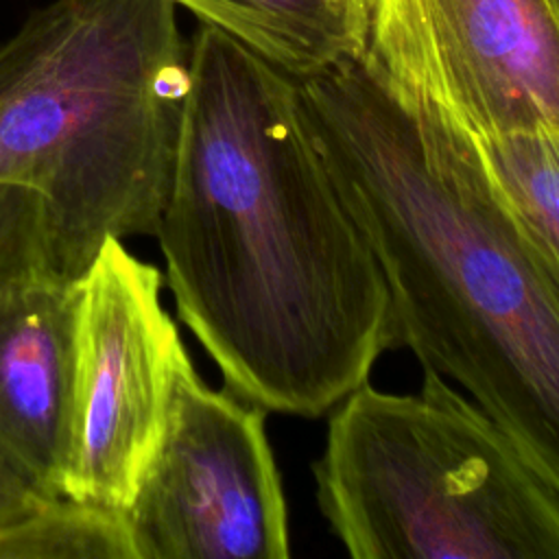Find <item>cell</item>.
<instances>
[{
	"instance_id": "obj_2",
	"label": "cell",
	"mask_w": 559,
	"mask_h": 559,
	"mask_svg": "<svg viewBox=\"0 0 559 559\" xmlns=\"http://www.w3.org/2000/svg\"><path fill=\"white\" fill-rule=\"evenodd\" d=\"M297 83L306 127L384 271L395 347L467 391L559 493V288L476 138L365 55Z\"/></svg>"
},
{
	"instance_id": "obj_6",
	"label": "cell",
	"mask_w": 559,
	"mask_h": 559,
	"mask_svg": "<svg viewBox=\"0 0 559 559\" xmlns=\"http://www.w3.org/2000/svg\"><path fill=\"white\" fill-rule=\"evenodd\" d=\"M266 411L186 358L162 441L122 513L135 559H286L288 509Z\"/></svg>"
},
{
	"instance_id": "obj_8",
	"label": "cell",
	"mask_w": 559,
	"mask_h": 559,
	"mask_svg": "<svg viewBox=\"0 0 559 559\" xmlns=\"http://www.w3.org/2000/svg\"><path fill=\"white\" fill-rule=\"evenodd\" d=\"M76 282L0 286V456L44 498H66Z\"/></svg>"
},
{
	"instance_id": "obj_14",
	"label": "cell",
	"mask_w": 559,
	"mask_h": 559,
	"mask_svg": "<svg viewBox=\"0 0 559 559\" xmlns=\"http://www.w3.org/2000/svg\"><path fill=\"white\" fill-rule=\"evenodd\" d=\"M548 4L552 7V11H555L557 17H559V0H548Z\"/></svg>"
},
{
	"instance_id": "obj_9",
	"label": "cell",
	"mask_w": 559,
	"mask_h": 559,
	"mask_svg": "<svg viewBox=\"0 0 559 559\" xmlns=\"http://www.w3.org/2000/svg\"><path fill=\"white\" fill-rule=\"evenodd\" d=\"M199 24L245 44L282 72L306 79L362 57L376 0H173Z\"/></svg>"
},
{
	"instance_id": "obj_4",
	"label": "cell",
	"mask_w": 559,
	"mask_h": 559,
	"mask_svg": "<svg viewBox=\"0 0 559 559\" xmlns=\"http://www.w3.org/2000/svg\"><path fill=\"white\" fill-rule=\"evenodd\" d=\"M312 463L317 504L354 559H559V493L441 373L417 393L345 395Z\"/></svg>"
},
{
	"instance_id": "obj_12",
	"label": "cell",
	"mask_w": 559,
	"mask_h": 559,
	"mask_svg": "<svg viewBox=\"0 0 559 559\" xmlns=\"http://www.w3.org/2000/svg\"><path fill=\"white\" fill-rule=\"evenodd\" d=\"M33 277L61 280L46 203L26 186L0 181V286Z\"/></svg>"
},
{
	"instance_id": "obj_7",
	"label": "cell",
	"mask_w": 559,
	"mask_h": 559,
	"mask_svg": "<svg viewBox=\"0 0 559 559\" xmlns=\"http://www.w3.org/2000/svg\"><path fill=\"white\" fill-rule=\"evenodd\" d=\"M365 61L478 142L559 133V17L548 0H376Z\"/></svg>"
},
{
	"instance_id": "obj_10",
	"label": "cell",
	"mask_w": 559,
	"mask_h": 559,
	"mask_svg": "<svg viewBox=\"0 0 559 559\" xmlns=\"http://www.w3.org/2000/svg\"><path fill=\"white\" fill-rule=\"evenodd\" d=\"M478 146L513 221L559 288V133H511Z\"/></svg>"
},
{
	"instance_id": "obj_3",
	"label": "cell",
	"mask_w": 559,
	"mask_h": 559,
	"mask_svg": "<svg viewBox=\"0 0 559 559\" xmlns=\"http://www.w3.org/2000/svg\"><path fill=\"white\" fill-rule=\"evenodd\" d=\"M173 0H48L0 44V181L35 190L79 282L109 238L155 236L188 44Z\"/></svg>"
},
{
	"instance_id": "obj_13",
	"label": "cell",
	"mask_w": 559,
	"mask_h": 559,
	"mask_svg": "<svg viewBox=\"0 0 559 559\" xmlns=\"http://www.w3.org/2000/svg\"><path fill=\"white\" fill-rule=\"evenodd\" d=\"M46 500L0 456V537L33 515Z\"/></svg>"
},
{
	"instance_id": "obj_11",
	"label": "cell",
	"mask_w": 559,
	"mask_h": 559,
	"mask_svg": "<svg viewBox=\"0 0 559 559\" xmlns=\"http://www.w3.org/2000/svg\"><path fill=\"white\" fill-rule=\"evenodd\" d=\"M0 559H135V552L122 513L52 498L0 537Z\"/></svg>"
},
{
	"instance_id": "obj_5",
	"label": "cell",
	"mask_w": 559,
	"mask_h": 559,
	"mask_svg": "<svg viewBox=\"0 0 559 559\" xmlns=\"http://www.w3.org/2000/svg\"><path fill=\"white\" fill-rule=\"evenodd\" d=\"M162 273L109 238L76 282L66 498L124 513L162 441L188 358L162 304Z\"/></svg>"
},
{
	"instance_id": "obj_1",
	"label": "cell",
	"mask_w": 559,
	"mask_h": 559,
	"mask_svg": "<svg viewBox=\"0 0 559 559\" xmlns=\"http://www.w3.org/2000/svg\"><path fill=\"white\" fill-rule=\"evenodd\" d=\"M155 238L225 389L321 417L395 349L391 290L306 127L299 83L199 24Z\"/></svg>"
}]
</instances>
